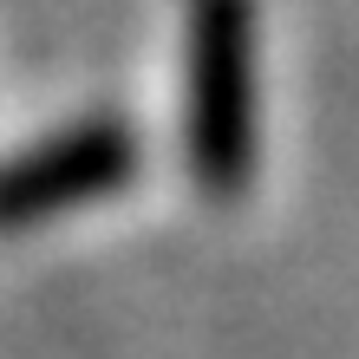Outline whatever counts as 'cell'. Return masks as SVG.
Here are the masks:
<instances>
[{"instance_id":"2","label":"cell","mask_w":359,"mask_h":359,"mask_svg":"<svg viewBox=\"0 0 359 359\" xmlns=\"http://www.w3.org/2000/svg\"><path fill=\"white\" fill-rule=\"evenodd\" d=\"M131 177V131L118 124H79V131H59L53 144L27 151L20 163L0 170V229H20V222H46L59 209L98 196Z\"/></svg>"},{"instance_id":"1","label":"cell","mask_w":359,"mask_h":359,"mask_svg":"<svg viewBox=\"0 0 359 359\" xmlns=\"http://www.w3.org/2000/svg\"><path fill=\"white\" fill-rule=\"evenodd\" d=\"M255 163V7L189 0V170L236 196Z\"/></svg>"}]
</instances>
